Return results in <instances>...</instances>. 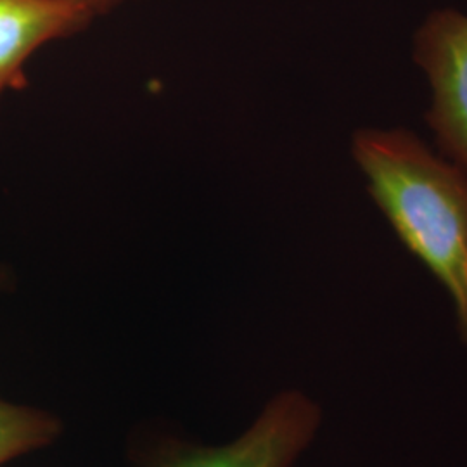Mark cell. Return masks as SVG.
Masks as SVG:
<instances>
[{"label": "cell", "mask_w": 467, "mask_h": 467, "mask_svg": "<svg viewBox=\"0 0 467 467\" xmlns=\"http://www.w3.org/2000/svg\"><path fill=\"white\" fill-rule=\"evenodd\" d=\"M351 154L401 244L447 289L467 347L466 171L405 129L358 130Z\"/></svg>", "instance_id": "cell-1"}, {"label": "cell", "mask_w": 467, "mask_h": 467, "mask_svg": "<svg viewBox=\"0 0 467 467\" xmlns=\"http://www.w3.org/2000/svg\"><path fill=\"white\" fill-rule=\"evenodd\" d=\"M322 420L317 403L298 389L268 401L250 428L222 447L158 434L130 451L135 467H293Z\"/></svg>", "instance_id": "cell-2"}, {"label": "cell", "mask_w": 467, "mask_h": 467, "mask_svg": "<svg viewBox=\"0 0 467 467\" xmlns=\"http://www.w3.org/2000/svg\"><path fill=\"white\" fill-rule=\"evenodd\" d=\"M414 61L433 90L426 123L436 148L467 173V16L434 11L414 36Z\"/></svg>", "instance_id": "cell-3"}, {"label": "cell", "mask_w": 467, "mask_h": 467, "mask_svg": "<svg viewBox=\"0 0 467 467\" xmlns=\"http://www.w3.org/2000/svg\"><path fill=\"white\" fill-rule=\"evenodd\" d=\"M92 16L73 0H0V98L28 85L25 67L36 50L78 34Z\"/></svg>", "instance_id": "cell-4"}, {"label": "cell", "mask_w": 467, "mask_h": 467, "mask_svg": "<svg viewBox=\"0 0 467 467\" xmlns=\"http://www.w3.org/2000/svg\"><path fill=\"white\" fill-rule=\"evenodd\" d=\"M63 422L47 410L0 400V466L52 445Z\"/></svg>", "instance_id": "cell-5"}, {"label": "cell", "mask_w": 467, "mask_h": 467, "mask_svg": "<svg viewBox=\"0 0 467 467\" xmlns=\"http://www.w3.org/2000/svg\"><path fill=\"white\" fill-rule=\"evenodd\" d=\"M73 2L84 5L85 9H88L92 15H98V13L108 11L109 7H115L121 0H73Z\"/></svg>", "instance_id": "cell-6"}, {"label": "cell", "mask_w": 467, "mask_h": 467, "mask_svg": "<svg viewBox=\"0 0 467 467\" xmlns=\"http://www.w3.org/2000/svg\"><path fill=\"white\" fill-rule=\"evenodd\" d=\"M7 284H9V274L5 272V268L0 267V291L5 289Z\"/></svg>", "instance_id": "cell-7"}]
</instances>
